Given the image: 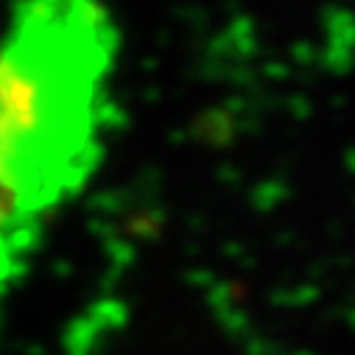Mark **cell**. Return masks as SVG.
<instances>
[{
    "instance_id": "cell-1",
    "label": "cell",
    "mask_w": 355,
    "mask_h": 355,
    "mask_svg": "<svg viewBox=\"0 0 355 355\" xmlns=\"http://www.w3.org/2000/svg\"><path fill=\"white\" fill-rule=\"evenodd\" d=\"M118 64L101 0H20L0 34V283L104 154Z\"/></svg>"
}]
</instances>
